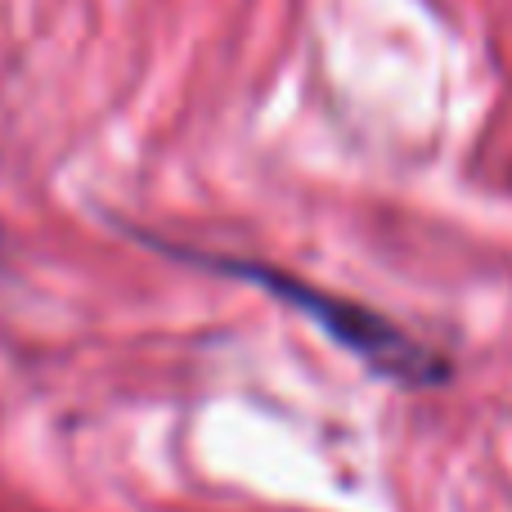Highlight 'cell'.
<instances>
[{"mask_svg": "<svg viewBox=\"0 0 512 512\" xmlns=\"http://www.w3.org/2000/svg\"><path fill=\"white\" fill-rule=\"evenodd\" d=\"M203 265H216V270L234 274L243 283H256L265 288L270 297H279L283 306L301 310L310 324H319L337 346L364 360L373 373L382 378L400 382V387H441L450 382V360L432 346H423L414 333H405L400 324H391L382 310L373 306H360L351 297H337L328 288H315V283L297 279L288 270H274V265H261V261H243V256H198Z\"/></svg>", "mask_w": 512, "mask_h": 512, "instance_id": "6da1fadb", "label": "cell"}]
</instances>
